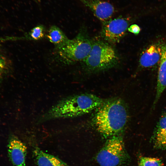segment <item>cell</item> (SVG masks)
<instances>
[{
	"instance_id": "obj_1",
	"label": "cell",
	"mask_w": 166,
	"mask_h": 166,
	"mask_svg": "<svg viewBox=\"0 0 166 166\" xmlns=\"http://www.w3.org/2000/svg\"><path fill=\"white\" fill-rule=\"evenodd\" d=\"M96 109L93 122L103 136L111 137L122 132L127 122L128 112L121 99L114 98L104 100Z\"/></svg>"
},
{
	"instance_id": "obj_2",
	"label": "cell",
	"mask_w": 166,
	"mask_h": 166,
	"mask_svg": "<svg viewBox=\"0 0 166 166\" xmlns=\"http://www.w3.org/2000/svg\"><path fill=\"white\" fill-rule=\"evenodd\" d=\"M104 100L91 93L72 95L60 100L39 118L41 123L51 120L71 118L87 114L96 109Z\"/></svg>"
},
{
	"instance_id": "obj_3",
	"label": "cell",
	"mask_w": 166,
	"mask_h": 166,
	"mask_svg": "<svg viewBox=\"0 0 166 166\" xmlns=\"http://www.w3.org/2000/svg\"><path fill=\"white\" fill-rule=\"evenodd\" d=\"M93 43L85 33L80 32L73 39L55 46L54 52L60 61L69 65L83 61L90 53Z\"/></svg>"
},
{
	"instance_id": "obj_4",
	"label": "cell",
	"mask_w": 166,
	"mask_h": 166,
	"mask_svg": "<svg viewBox=\"0 0 166 166\" xmlns=\"http://www.w3.org/2000/svg\"><path fill=\"white\" fill-rule=\"evenodd\" d=\"M118 61V57L111 46L103 42L97 41L93 42L90 53L83 61L87 71L95 73L112 68Z\"/></svg>"
},
{
	"instance_id": "obj_5",
	"label": "cell",
	"mask_w": 166,
	"mask_h": 166,
	"mask_svg": "<svg viewBox=\"0 0 166 166\" xmlns=\"http://www.w3.org/2000/svg\"><path fill=\"white\" fill-rule=\"evenodd\" d=\"M129 159L123 138L118 135L107 140L96 157L101 166H119L127 163Z\"/></svg>"
},
{
	"instance_id": "obj_6",
	"label": "cell",
	"mask_w": 166,
	"mask_h": 166,
	"mask_svg": "<svg viewBox=\"0 0 166 166\" xmlns=\"http://www.w3.org/2000/svg\"><path fill=\"white\" fill-rule=\"evenodd\" d=\"M129 24V20L127 18L111 19L103 24L102 36L110 43H118L125 35Z\"/></svg>"
},
{
	"instance_id": "obj_7",
	"label": "cell",
	"mask_w": 166,
	"mask_h": 166,
	"mask_svg": "<svg viewBox=\"0 0 166 166\" xmlns=\"http://www.w3.org/2000/svg\"><path fill=\"white\" fill-rule=\"evenodd\" d=\"M9 157L14 166H26L27 148L25 144L15 136H11L7 144Z\"/></svg>"
},
{
	"instance_id": "obj_8",
	"label": "cell",
	"mask_w": 166,
	"mask_h": 166,
	"mask_svg": "<svg viewBox=\"0 0 166 166\" xmlns=\"http://www.w3.org/2000/svg\"><path fill=\"white\" fill-rule=\"evenodd\" d=\"M103 24L111 19L114 12L110 3L101 0H81Z\"/></svg>"
},
{
	"instance_id": "obj_9",
	"label": "cell",
	"mask_w": 166,
	"mask_h": 166,
	"mask_svg": "<svg viewBox=\"0 0 166 166\" xmlns=\"http://www.w3.org/2000/svg\"><path fill=\"white\" fill-rule=\"evenodd\" d=\"M162 54V45H151L142 52L139 59L140 65L144 68L154 66L160 61Z\"/></svg>"
},
{
	"instance_id": "obj_10",
	"label": "cell",
	"mask_w": 166,
	"mask_h": 166,
	"mask_svg": "<svg viewBox=\"0 0 166 166\" xmlns=\"http://www.w3.org/2000/svg\"><path fill=\"white\" fill-rule=\"evenodd\" d=\"M166 88V42L162 45V54L158 70L156 93L152 105L153 109Z\"/></svg>"
},
{
	"instance_id": "obj_11",
	"label": "cell",
	"mask_w": 166,
	"mask_h": 166,
	"mask_svg": "<svg viewBox=\"0 0 166 166\" xmlns=\"http://www.w3.org/2000/svg\"><path fill=\"white\" fill-rule=\"evenodd\" d=\"M152 140L155 148L166 150V111L162 114L156 124Z\"/></svg>"
},
{
	"instance_id": "obj_12",
	"label": "cell",
	"mask_w": 166,
	"mask_h": 166,
	"mask_svg": "<svg viewBox=\"0 0 166 166\" xmlns=\"http://www.w3.org/2000/svg\"><path fill=\"white\" fill-rule=\"evenodd\" d=\"M33 153L38 166H69L58 158L36 148Z\"/></svg>"
},
{
	"instance_id": "obj_13",
	"label": "cell",
	"mask_w": 166,
	"mask_h": 166,
	"mask_svg": "<svg viewBox=\"0 0 166 166\" xmlns=\"http://www.w3.org/2000/svg\"><path fill=\"white\" fill-rule=\"evenodd\" d=\"M45 36L55 46L63 44L69 39L62 31L55 26H52L50 27Z\"/></svg>"
},
{
	"instance_id": "obj_14",
	"label": "cell",
	"mask_w": 166,
	"mask_h": 166,
	"mask_svg": "<svg viewBox=\"0 0 166 166\" xmlns=\"http://www.w3.org/2000/svg\"><path fill=\"white\" fill-rule=\"evenodd\" d=\"M45 28L43 25H38L29 32L27 38L34 41L41 40L45 36Z\"/></svg>"
},
{
	"instance_id": "obj_15",
	"label": "cell",
	"mask_w": 166,
	"mask_h": 166,
	"mask_svg": "<svg viewBox=\"0 0 166 166\" xmlns=\"http://www.w3.org/2000/svg\"><path fill=\"white\" fill-rule=\"evenodd\" d=\"M138 166H164V164L158 158L141 157L138 161Z\"/></svg>"
},
{
	"instance_id": "obj_16",
	"label": "cell",
	"mask_w": 166,
	"mask_h": 166,
	"mask_svg": "<svg viewBox=\"0 0 166 166\" xmlns=\"http://www.w3.org/2000/svg\"><path fill=\"white\" fill-rule=\"evenodd\" d=\"M9 65L7 58L0 55V79L8 70Z\"/></svg>"
},
{
	"instance_id": "obj_17",
	"label": "cell",
	"mask_w": 166,
	"mask_h": 166,
	"mask_svg": "<svg viewBox=\"0 0 166 166\" xmlns=\"http://www.w3.org/2000/svg\"><path fill=\"white\" fill-rule=\"evenodd\" d=\"M128 31L135 35L138 34L140 31V27L136 24H133L128 28Z\"/></svg>"
}]
</instances>
